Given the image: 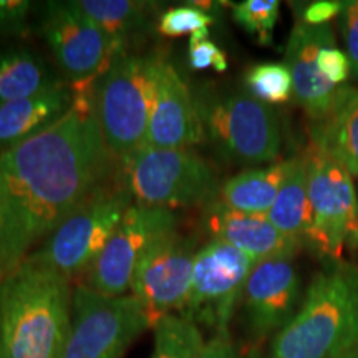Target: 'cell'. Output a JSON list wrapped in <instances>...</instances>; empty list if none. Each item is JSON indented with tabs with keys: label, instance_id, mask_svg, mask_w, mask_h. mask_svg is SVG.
Wrapping results in <instances>:
<instances>
[{
	"label": "cell",
	"instance_id": "cell-23",
	"mask_svg": "<svg viewBox=\"0 0 358 358\" xmlns=\"http://www.w3.org/2000/svg\"><path fill=\"white\" fill-rule=\"evenodd\" d=\"M77 7L108 35L118 50L151 29L155 3L138 0H78Z\"/></svg>",
	"mask_w": 358,
	"mask_h": 358
},
{
	"label": "cell",
	"instance_id": "cell-29",
	"mask_svg": "<svg viewBox=\"0 0 358 358\" xmlns=\"http://www.w3.org/2000/svg\"><path fill=\"white\" fill-rule=\"evenodd\" d=\"M32 13L29 0H0V37H24Z\"/></svg>",
	"mask_w": 358,
	"mask_h": 358
},
{
	"label": "cell",
	"instance_id": "cell-21",
	"mask_svg": "<svg viewBox=\"0 0 358 358\" xmlns=\"http://www.w3.org/2000/svg\"><path fill=\"white\" fill-rule=\"evenodd\" d=\"M290 161L249 168L222 182L217 201L232 211L267 216L279 194Z\"/></svg>",
	"mask_w": 358,
	"mask_h": 358
},
{
	"label": "cell",
	"instance_id": "cell-5",
	"mask_svg": "<svg viewBox=\"0 0 358 358\" xmlns=\"http://www.w3.org/2000/svg\"><path fill=\"white\" fill-rule=\"evenodd\" d=\"M192 93L206 136L224 158L241 164H272L279 158L280 124L271 106L241 88L206 83Z\"/></svg>",
	"mask_w": 358,
	"mask_h": 358
},
{
	"label": "cell",
	"instance_id": "cell-2",
	"mask_svg": "<svg viewBox=\"0 0 358 358\" xmlns=\"http://www.w3.org/2000/svg\"><path fill=\"white\" fill-rule=\"evenodd\" d=\"M71 294L69 279L22 262L0 284V358H62Z\"/></svg>",
	"mask_w": 358,
	"mask_h": 358
},
{
	"label": "cell",
	"instance_id": "cell-35",
	"mask_svg": "<svg viewBox=\"0 0 358 358\" xmlns=\"http://www.w3.org/2000/svg\"><path fill=\"white\" fill-rule=\"evenodd\" d=\"M338 358H358V348H355V350L348 352V353H345V355H342Z\"/></svg>",
	"mask_w": 358,
	"mask_h": 358
},
{
	"label": "cell",
	"instance_id": "cell-14",
	"mask_svg": "<svg viewBox=\"0 0 358 358\" xmlns=\"http://www.w3.org/2000/svg\"><path fill=\"white\" fill-rule=\"evenodd\" d=\"M303 299L302 280L294 257L257 262L241 295V320L248 343L262 347L294 319Z\"/></svg>",
	"mask_w": 358,
	"mask_h": 358
},
{
	"label": "cell",
	"instance_id": "cell-11",
	"mask_svg": "<svg viewBox=\"0 0 358 358\" xmlns=\"http://www.w3.org/2000/svg\"><path fill=\"white\" fill-rule=\"evenodd\" d=\"M38 35L71 87L92 85L118 48L75 2H45L37 8Z\"/></svg>",
	"mask_w": 358,
	"mask_h": 358
},
{
	"label": "cell",
	"instance_id": "cell-3",
	"mask_svg": "<svg viewBox=\"0 0 358 358\" xmlns=\"http://www.w3.org/2000/svg\"><path fill=\"white\" fill-rule=\"evenodd\" d=\"M358 348V264L330 261L294 319L272 338L268 358H338Z\"/></svg>",
	"mask_w": 358,
	"mask_h": 358
},
{
	"label": "cell",
	"instance_id": "cell-8",
	"mask_svg": "<svg viewBox=\"0 0 358 358\" xmlns=\"http://www.w3.org/2000/svg\"><path fill=\"white\" fill-rule=\"evenodd\" d=\"M150 327L145 308L133 295L108 297L77 285L62 358H122Z\"/></svg>",
	"mask_w": 358,
	"mask_h": 358
},
{
	"label": "cell",
	"instance_id": "cell-4",
	"mask_svg": "<svg viewBox=\"0 0 358 358\" xmlns=\"http://www.w3.org/2000/svg\"><path fill=\"white\" fill-rule=\"evenodd\" d=\"M158 55L116 52L92 85V108L116 159L145 145Z\"/></svg>",
	"mask_w": 358,
	"mask_h": 358
},
{
	"label": "cell",
	"instance_id": "cell-15",
	"mask_svg": "<svg viewBox=\"0 0 358 358\" xmlns=\"http://www.w3.org/2000/svg\"><path fill=\"white\" fill-rule=\"evenodd\" d=\"M206 140L194 93L171 62L158 57L150 122L143 146L189 150Z\"/></svg>",
	"mask_w": 358,
	"mask_h": 358
},
{
	"label": "cell",
	"instance_id": "cell-30",
	"mask_svg": "<svg viewBox=\"0 0 358 358\" xmlns=\"http://www.w3.org/2000/svg\"><path fill=\"white\" fill-rule=\"evenodd\" d=\"M198 358H262V350L252 343L236 342L231 332L217 334L206 340Z\"/></svg>",
	"mask_w": 358,
	"mask_h": 358
},
{
	"label": "cell",
	"instance_id": "cell-13",
	"mask_svg": "<svg viewBox=\"0 0 358 358\" xmlns=\"http://www.w3.org/2000/svg\"><path fill=\"white\" fill-rule=\"evenodd\" d=\"M196 252V241L174 229L156 239L138 261L129 295L145 308L151 327L185 307Z\"/></svg>",
	"mask_w": 358,
	"mask_h": 358
},
{
	"label": "cell",
	"instance_id": "cell-7",
	"mask_svg": "<svg viewBox=\"0 0 358 358\" xmlns=\"http://www.w3.org/2000/svg\"><path fill=\"white\" fill-rule=\"evenodd\" d=\"M131 204V192L116 173L45 237L25 261L57 272L70 282L85 277Z\"/></svg>",
	"mask_w": 358,
	"mask_h": 358
},
{
	"label": "cell",
	"instance_id": "cell-9",
	"mask_svg": "<svg viewBox=\"0 0 358 358\" xmlns=\"http://www.w3.org/2000/svg\"><path fill=\"white\" fill-rule=\"evenodd\" d=\"M256 261L232 245L211 239L198 249L191 289L179 315L213 335L229 334L244 285Z\"/></svg>",
	"mask_w": 358,
	"mask_h": 358
},
{
	"label": "cell",
	"instance_id": "cell-25",
	"mask_svg": "<svg viewBox=\"0 0 358 358\" xmlns=\"http://www.w3.org/2000/svg\"><path fill=\"white\" fill-rule=\"evenodd\" d=\"M245 90L266 105H280L294 98L292 75L285 64L264 62L252 65L244 75Z\"/></svg>",
	"mask_w": 358,
	"mask_h": 358
},
{
	"label": "cell",
	"instance_id": "cell-18",
	"mask_svg": "<svg viewBox=\"0 0 358 358\" xmlns=\"http://www.w3.org/2000/svg\"><path fill=\"white\" fill-rule=\"evenodd\" d=\"M75 95L69 85L55 87L0 106V151L50 128L69 113Z\"/></svg>",
	"mask_w": 358,
	"mask_h": 358
},
{
	"label": "cell",
	"instance_id": "cell-22",
	"mask_svg": "<svg viewBox=\"0 0 358 358\" xmlns=\"http://www.w3.org/2000/svg\"><path fill=\"white\" fill-rule=\"evenodd\" d=\"M279 194L267 219L282 234L306 245L312 229V208L307 189V166L303 155L290 158Z\"/></svg>",
	"mask_w": 358,
	"mask_h": 358
},
{
	"label": "cell",
	"instance_id": "cell-34",
	"mask_svg": "<svg viewBox=\"0 0 358 358\" xmlns=\"http://www.w3.org/2000/svg\"><path fill=\"white\" fill-rule=\"evenodd\" d=\"M348 243L355 245V248H358V231L353 232V234L350 236V239H348Z\"/></svg>",
	"mask_w": 358,
	"mask_h": 358
},
{
	"label": "cell",
	"instance_id": "cell-32",
	"mask_svg": "<svg viewBox=\"0 0 358 358\" xmlns=\"http://www.w3.org/2000/svg\"><path fill=\"white\" fill-rule=\"evenodd\" d=\"M337 27L345 45V53L350 60L352 75L358 80V0L342 2Z\"/></svg>",
	"mask_w": 358,
	"mask_h": 358
},
{
	"label": "cell",
	"instance_id": "cell-10",
	"mask_svg": "<svg viewBox=\"0 0 358 358\" xmlns=\"http://www.w3.org/2000/svg\"><path fill=\"white\" fill-rule=\"evenodd\" d=\"M312 229L306 245L330 261H342L343 244L358 231V192L342 164L308 143L303 151Z\"/></svg>",
	"mask_w": 358,
	"mask_h": 358
},
{
	"label": "cell",
	"instance_id": "cell-19",
	"mask_svg": "<svg viewBox=\"0 0 358 358\" xmlns=\"http://www.w3.org/2000/svg\"><path fill=\"white\" fill-rule=\"evenodd\" d=\"M308 143L358 178V88L345 85L324 118L308 123Z\"/></svg>",
	"mask_w": 358,
	"mask_h": 358
},
{
	"label": "cell",
	"instance_id": "cell-16",
	"mask_svg": "<svg viewBox=\"0 0 358 358\" xmlns=\"http://www.w3.org/2000/svg\"><path fill=\"white\" fill-rule=\"evenodd\" d=\"M337 43L332 25H307L299 20L285 48V65L292 75L294 100L310 122L324 118L334 106L342 87L322 77L317 55L325 45Z\"/></svg>",
	"mask_w": 358,
	"mask_h": 358
},
{
	"label": "cell",
	"instance_id": "cell-12",
	"mask_svg": "<svg viewBox=\"0 0 358 358\" xmlns=\"http://www.w3.org/2000/svg\"><path fill=\"white\" fill-rule=\"evenodd\" d=\"M174 229L178 217L173 211L133 203L80 285L108 297L128 295L143 254L156 239Z\"/></svg>",
	"mask_w": 358,
	"mask_h": 358
},
{
	"label": "cell",
	"instance_id": "cell-1",
	"mask_svg": "<svg viewBox=\"0 0 358 358\" xmlns=\"http://www.w3.org/2000/svg\"><path fill=\"white\" fill-rule=\"evenodd\" d=\"M50 128L0 151V284L118 173L92 108V85Z\"/></svg>",
	"mask_w": 358,
	"mask_h": 358
},
{
	"label": "cell",
	"instance_id": "cell-6",
	"mask_svg": "<svg viewBox=\"0 0 358 358\" xmlns=\"http://www.w3.org/2000/svg\"><path fill=\"white\" fill-rule=\"evenodd\" d=\"M118 176L131 192L133 203L148 208H191L217 201L216 173L191 150L140 146L118 159Z\"/></svg>",
	"mask_w": 358,
	"mask_h": 358
},
{
	"label": "cell",
	"instance_id": "cell-17",
	"mask_svg": "<svg viewBox=\"0 0 358 358\" xmlns=\"http://www.w3.org/2000/svg\"><path fill=\"white\" fill-rule=\"evenodd\" d=\"M203 224L211 239L239 249L256 262L272 257H294L302 249L301 243L282 234L267 216L232 211L219 201L206 206Z\"/></svg>",
	"mask_w": 358,
	"mask_h": 358
},
{
	"label": "cell",
	"instance_id": "cell-26",
	"mask_svg": "<svg viewBox=\"0 0 358 358\" xmlns=\"http://www.w3.org/2000/svg\"><path fill=\"white\" fill-rule=\"evenodd\" d=\"M280 3L277 0H244L232 6L236 24L261 45H271L274 29L279 20Z\"/></svg>",
	"mask_w": 358,
	"mask_h": 358
},
{
	"label": "cell",
	"instance_id": "cell-28",
	"mask_svg": "<svg viewBox=\"0 0 358 358\" xmlns=\"http://www.w3.org/2000/svg\"><path fill=\"white\" fill-rule=\"evenodd\" d=\"M187 62L196 71L216 70L224 73L227 70V55L222 48L209 40V29H203L189 37L187 47Z\"/></svg>",
	"mask_w": 358,
	"mask_h": 358
},
{
	"label": "cell",
	"instance_id": "cell-31",
	"mask_svg": "<svg viewBox=\"0 0 358 358\" xmlns=\"http://www.w3.org/2000/svg\"><path fill=\"white\" fill-rule=\"evenodd\" d=\"M317 65H319L322 77L335 87H343L352 73L350 60L347 53L337 47V43L325 45L320 48L317 55Z\"/></svg>",
	"mask_w": 358,
	"mask_h": 358
},
{
	"label": "cell",
	"instance_id": "cell-27",
	"mask_svg": "<svg viewBox=\"0 0 358 358\" xmlns=\"http://www.w3.org/2000/svg\"><path fill=\"white\" fill-rule=\"evenodd\" d=\"M214 22L213 15L203 8L196 7L194 3H186L181 7L168 8L161 13L156 24V30L168 38L185 37V35H194L203 29H209Z\"/></svg>",
	"mask_w": 358,
	"mask_h": 358
},
{
	"label": "cell",
	"instance_id": "cell-24",
	"mask_svg": "<svg viewBox=\"0 0 358 358\" xmlns=\"http://www.w3.org/2000/svg\"><path fill=\"white\" fill-rule=\"evenodd\" d=\"M155 347L150 358H198L206 340L203 330L179 313L156 322Z\"/></svg>",
	"mask_w": 358,
	"mask_h": 358
},
{
	"label": "cell",
	"instance_id": "cell-20",
	"mask_svg": "<svg viewBox=\"0 0 358 358\" xmlns=\"http://www.w3.org/2000/svg\"><path fill=\"white\" fill-rule=\"evenodd\" d=\"M60 82L62 78L38 52L22 43H0V106Z\"/></svg>",
	"mask_w": 358,
	"mask_h": 358
},
{
	"label": "cell",
	"instance_id": "cell-33",
	"mask_svg": "<svg viewBox=\"0 0 358 358\" xmlns=\"http://www.w3.org/2000/svg\"><path fill=\"white\" fill-rule=\"evenodd\" d=\"M342 12V2L340 0H317L302 8V17L299 20L307 25H327L338 19Z\"/></svg>",
	"mask_w": 358,
	"mask_h": 358
},
{
	"label": "cell",
	"instance_id": "cell-36",
	"mask_svg": "<svg viewBox=\"0 0 358 358\" xmlns=\"http://www.w3.org/2000/svg\"><path fill=\"white\" fill-rule=\"evenodd\" d=\"M357 192H358V189H357Z\"/></svg>",
	"mask_w": 358,
	"mask_h": 358
}]
</instances>
